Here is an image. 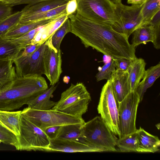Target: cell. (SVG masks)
Masks as SVG:
<instances>
[{"label": "cell", "mask_w": 160, "mask_h": 160, "mask_svg": "<svg viewBox=\"0 0 160 160\" xmlns=\"http://www.w3.org/2000/svg\"><path fill=\"white\" fill-rule=\"evenodd\" d=\"M116 146L118 148L121 152H138V130L118 138Z\"/></svg>", "instance_id": "obj_25"}, {"label": "cell", "mask_w": 160, "mask_h": 160, "mask_svg": "<svg viewBox=\"0 0 160 160\" xmlns=\"http://www.w3.org/2000/svg\"><path fill=\"white\" fill-rule=\"evenodd\" d=\"M105 63L96 74L95 77L97 82L105 79L109 80L112 73L116 70L115 62L113 59Z\"/></svg>", "instance_id": "obj_32"}, {"label": "cell", "mask_w": 160, "mask_h": 160, "mask_svg": "<svg viewBox=\"0 0 160 160\" xmlns=\"http://www.w3.org/2000/svg\"><path fill=\"white\" fill-rule=\"evenodd\" d=\"M160 11V0H147L142 11V25L149 24L155 15Z\"/></svg>", "instance_id": "obj_28"}, {"label": "cell", "mask_w": 160, "mask_h": 160, "mask_svg": "<svg viewBox=\"0 0 160 160\" xmlns=\"http://www.w3.org/2000/svg\"><path fill=\"white\" fill-rule=\"evenodd\" d=\"M77 0H70L66 5V10L68 16L77 12Z\"/></svg>", "instance_id": "obj_38"}, {"label": "cell", "mask_w": 160, "mask_h": 160, "mask_svg": "<svg viewBox=\"0 0 160 160\" xmlns=\"http://www.w3.org/2000/svg\"><path fill=\"white\" fill-rule=\"evenodd\" d=\"M91 101L90 94L84 84L72 83L61 94L60 99L52 109L75 117L82 118Z\"/></svg>", "instance_id": "obj_4"}, {"label": "cell", "mask_w": 160, "mask_h": 160, "mask_svg": "<svg viewBox=\"0 0 160 160\" xmlns=\"http://www.w3.org/2000/svg\"><path fill=\"white\" fill-rule=\"evenodd\" d=\"M44 0H18L4 2L9 5L12 7L22 4H31Z\"/></svg>", "instance_id": "obj_39"}, {"label": "cell", "mask_w": 160, "mask_h": 160, "mask_svg": "<svg viewBox=\"0 0 160 160\" xmlns=\"http://www.w3.org/2000/svg\"><path fill=\"white\" fill-rule=\"evenodd\" d=\"M41 43L40 42H38L34 44H30L27 46L22 51V50L19 54L22 56L31 55Z\"/></svg>", "instance_id": "obj_37"}, {"label": "cell", "mask_w": 160, "mask_h": 160, "mask_svg": "<svg viewBox=\"0 0 160 160\" xmlns=\"http://www.w3.org/2000/svg\"><path fill=\"white\" fill-rule=\"evenodd\" d=\"M58 84H54L48 88L44 92L29 101L28 107L36 109L50 110L54 106L56 102L51 100L50 98L56 90Z\"/></svg>", "instance_id": "obj_19"}, {"label": "cell", "mask_w": 160, "mask_h": 160, "mask_svg": "<svg viewBox=\"0 0 160 160\" xmlns=\"http://www.w3.org/2000/svg\"><path fill=\"white\" fill-rule=\"evenodd\" d=\"M21 114L42 130L52 126L83 124L85 122L82 118L72 116L52 109L43 110L27 107L22 111Z\"/></svg>", "instance_id": "obj_8"}, {"label": "cell", "mask_w": 160, "mask_h": 160, "mask_svg": "<svg viewBox=\"0 0 160 160\" xmlns=\"http://www.w3.org/2000/svg\"><path fill=\"white\" fill-rule=\"evenodd\" d=\"M64 14H65L33 22L24 24L19 23L8 30L2 37L8 39H16L23 35L36 28L50 23Z\"/></svg>", "instance_id": "obj_16"}, {"label": "cell", "mask_w": 160, "mask_h": 160, "mask_svg": "<svg viewBox=\"0 0 160 160\" xmlns=\"http://www.w3.org/2000/svg\"><path fill=\"white\" fill-rule=\"evenodd\" d=\"M160 75V63L152 66L146 70L142 80L140 82L136 90L140 102L143 99L147 89L151 87Z\"/></svg>", "instance_id": "obj_22"}, {"label": "cell", "mask_w": 160, "mask_h": 160, "mask_svg": "<svg viewBox=\"0 0 160 160\" xmlns=\"http://www.w3.org/2000/svg\"><path fill=\"white\" fill-rule=\"evenodd\" d=\"M20 134L17 150L47 152L50 139L44 131L21 114Z\"/></svg>", "instance_id": "obj_7"}, {"label": "cell", "mask_w": 160, "mask_h": 160, "mask_svg": "<svg viewBox=\"0 0 160 160\" xmlns=\"http://www.w3.org/2000/svg\"><path fill=\"white\" fill-rule=\"evenodd\" d=\"M149 23L154 27L157 31L160 32V11L155 15Z\"/></svg>", "instance_id": "obj_40"}, {"label": "cell", "mask_w": 160, "mask_h": 160, "mask_svg": "<svg viewBox=\"0 0 160 160\" xmlns=\"http://www.w3.org/2000/svg\"><path fill=\"white\" fill-rule=\"evenodd\" d=\"M12 7L5 2H0V21L12 14Z\"/></svg>", "instance_id": "obj_35"}, {"label": "cell", "mask_w": 160, "mask_h": 160, "mask_svg": "<svg viewBox=\"0 0 160 160\" xmlns=\"http://www.w3.org/2000/svg\"><path fill=\"white\" fill-rule=\"evenodd\" d=\"M114 93L119 102L131 92L128 71L116 70L112 73L109 80Z\"/></svg>", "instance_id": "obj_15"}, {"label": "cell", "mask_w": 160, "mask_h": 160, "mask_svg": "<svg viewBox=\"0 0 160 160\" xmlns=\"http://www.w3.org/2000/svg\"><path fill=\"white\" fill-rule=\"evenodd\" d=\"M69 0H44L34 4H28L22 9L21 17L28 16L49 11L66 4Z\"/></svg>", "instance_id": "obj_17"}, {"label": "cell", "mask_w": 160, "mask_h": 160, "mask_svg": "<svg viewBox=\"0 0 160 160\" xmlns=\"http://www.w3.org/2000/svg\"><path fill=\"white\" fill-rule=\"evenodd\" d=\"M147 0H127V3L132 5H141L144 4Z\"/></svg>", "instance_id": "obj_41"}, {"label": "cell", "mask_w": 160, "mask_h": 160, "mask_svg": "<svg viewBox=\"0 0 160 160\" xmlns=\"http://www.w3.org/2000/svg\"><path fill=\"white\" fill-rule=\"evenodd\" d=\"M12 60L0 58V88L11 82L17 76Z\"/></svg>", "instance_id": "obj_23"}, {"label": "cell", "mask_w": 160, "mask_h": 160, "mask_svg": "<svg viewBox=\"0 0 160 160\" xmlns=\"http://www.w3.org/2000/svg\"><path fill=\"white\" fill-rule=\"evenodd\" d=\"M46 46L45 40L31 55L25 57L19 54L12 60L18 76H41L44 74L43 57Z\"/></svg>", "instance_id": "obj_9"}, {"label": "cell", "mask_w": 160, "mask_h": 160, "mask_svg": "<svg viewBox=\"0 0 160 160\" xmlns=\"http://www.w3.org/2000/svg\"><path fill=\"white\" fill-rule=\"evenodd\" d=\"M51 36L46 40L47 46L43 57L44 74L50 82V85L56 84L62 72V51L52 45Z\"/></svg>", "instance_id": "obj_12"}, {"label": "cell", "mask_w": 160, "mask_h": 160, "mask_svg": "<svg viewBox=\"0 0 160 160\" xmlns=\"http://www.w3.org/2000/svg\"><path fill=\"white\" fill-rule=\"evenodd\" d=\"M1 142H1V140H0V144L1 143Z\"/></svg>", "instance_id": "obj_44"}, {"label": "cell", "mask_w": 160, "mask_h": 160, "mask_svg": "<svg viewBox=\"0 0 160 160\" xmlns=\"http://www.w3.org/2000/svg\"><path fill=\"white\" fill-rule=\"evenodd\" d=\"M76 12L90 21L119 28L121 23L116 4L110 0H77Z\"/></svg>", "instance_id": "obj_5"}, {"label": "cell", "mask_w": 160, "mask_h": 160, "mask_svg": "<svg viewBox=\"0 0 160 160\" xmlns=\"http://www.w3.org/2000/svg\"><path fill=\"white\" fill-rule=\"evenodd\" d=\"M146 63L141 58L136 57L132 60L128 72L131 91H135L138 85L143 78L146 70Z\"/></svg>", "instance_id": "obj_20"}, {"label": "cell", "mask_w": 160, "mask_h": 160, "mask_svg": "<svg viewBox=\"0 0 160 160\" xmlns=\"http://www.w3.org/2000/svg\"><path fill=\"white\" fill-rule=\"evenodd\" d=\"M144 3L130 6L122 3L116 4V10L121 26L114 29L119 33L125 34L128 38L136 29L142 25V11Z\"/></svg>", "instance_id": "obj_11"}, {"label": "cell", "mask_w": 160, "mask_h": 160, "mask_svg": "<svg viewBox=\"0 0 160 160\" xmlns=\"http://www.w3.org/2000/svg\"><path fill=\"white\" fill-rule=\"evenodd\" d=\"M140 102L138 94L136 91H132L119 102V117L121 137L138 130L136 126V120L138 107Z\"/></svg>", "instance_id": "obj_10"}, {"label": "cell", "mask_w": 160, "mask_h": 160, "mask_svg": "<svg viewBox=\"0 0 160 160\" xmlns=\"http://www.w3.org/2000/svg\"><path fill=\"white\" fill-rule=\"evenodd\" d=\"M47 152H101L99 149L96 148L78 141L58 138L50 140V143Z\"/></svg>", "instance_id": "obj_13"}, {"label": "cell", "mask_w": 160, "mask_h": 160, "mask_svg": "<svg viewBox=\"0 0 160 160\" xmlns=\"http://www.w3.org/2000/svg\"><path fill=\"white\" fill-rule=\"evenodd\" d=\"M23 50L20 46L10 40L0 37V58L13 60Z\"/></svg>", "instance_id": "obj_26"}, {"label": "cell", "mask_w": 160, "mask_h": 160, "mask_svg": "<svg viewBox=\"0 0 160 160\" xmlns=\"http://www.w3.org/2000/svg\"><path fill=\"white\" fill-rule=\"evenodd\" d=\"M48 24L36 28L20 37L9 40L12 42L20 46L23 49L27 46L31 44L32 40L38 32Z\"/></svg>", "instance_id": "obj_31"}, {"label": "cell", "mask_w": 160, "mask_h": 160, "mask_svg": "<svg viewBox=\"0 0 160 160\" xmlns=\"http://www.w3.org/2000/svg\"><path fill=\"white\" fill-rule=\"evenodd\" d=\"M118 101L110 80L102 87L97 107L100 117L112 132L119 138L121 137L120 128Z\"/></svg>", "instance_id": "obj_6"}, {"label": "cell", "mask_w": 160, "mask_h": 160, "mask_svg": "<svg viewBox=\"0 0 160 160\" xmlns=\"http://www.w3.org/2000/svg\"><path fill=\"white\" fill-rule=\"evenodd\" d=\"M60 126H54L48 127L43 131L50 139H55L57 135Z\"/></svg>", "instance_id": "obj_36"}, {"label": "cell", "mask_w": 160, "mask_h": 160, "mask_svg": "<svg viewBox=\"0 0 160 160\" xmlns=\"http://www.w3.org/2000/svg\"><path fill=\"white\" fill-rule=\"evenodd\" d=\"M115 4H118L122 3V0H110Z\"/></svg>", "instance_id": "obj_42"}, {"label": "cell", "mask_w": 160, "mask_h": 160, "mask_svg": "<svg viewBox=\"0 0 160 160\" xmlns=\"http://www.w3.org/2000/svg\"><path fill=\"white\" fill-rule=\"evenodd\" d=\"M118 138L111 131L100 116H97L82 126L78 141L101 152H116Z\"/></svg>", "instance_id": "obj_3"}, {"label": "cell", "mask_w": 160, "mask_h": 160, "mask_svg": "<svg viewBox=\"0 0 160 160\" xmlns=\"http://www.w3.org/2000/svg\"><path fill=\"white\" fill-rule=\"evenodd\" d=\"M71 30L70 20L68 18L51 36L52 44L55 48L58 50L60 49L62 39L67 33L70 32Z\"/></svg>", "instance_id": "obj_29"}, {"label": "cell", "mask_w": 160, "mask_h": 160, "mask_svg": "<svg viewBox=\"0 0 160 160\" xmlns=\"http://www.w3.org/2000/svg\"><path fill=\"white\" fill-rule=\"evenodd\" d=\"M16 0H0V2H6L16 1Z\"/></svg>", "instance_id": "obj_43"}, {"label": "cell", "mask_w": 160, "mask_h": 160, "mask_svg": "<svg viewBox=\"0 0 160 160\" xmlns=\"http://www.w3.org/2000/svg\"><path fill=\"white\" fill-rule=\"evenodd\" d=\"M48 88L42 76H17L0 88V110L18 109Z\"/></svg>", "instance_id": "obj_2"}, {"label": "cell", "mask_w": 160, "mask_h": 160, "mask_svg": "<svg viewBox=\"0 0 160 160\" xmlns=\"http://www.w3.org/2000/svg\"><path fill=\"white\" fill-rule=\"evenodd\" d=\"M132 34L131 44L134 48L140 44L151 42L156 49H160V32L150 23L142 25Z\"/></svg>", "instance_id": "obj_14"}, {"label": "cell", "mask_w": 160, "mask_h": 160, "mask_svg": "<svg viewBox=\"0 0 160 160\" xmlns=\"http://www.w3.org/2000/svg\"><path fill=\"white\" fill-rule=\"evenodd\" d=\"M0 140L4 144L13 146L17 149L18 146V137L0 123Z\"/></svg>", "instance_id": "obj_33"}, {"label": "cell", "mask_w": 160, "mask_h": 160, "mask_svg": "<svg viewBox=\"0 0 160 160\" xmlns=\"http://www.w3.org/2000/svg\"><path fill=\"white\" fill-rule=\"evenodd\" d=\"M70 32L80 39L85 47H91L111 58L133 60L136 57L135 48L124 34L116 31L112 26L95 22L76 12L68 16Z\"/></svg>", "instance_id": "obj_1"}, {"label": "cell", "mask_w": 160, "mask_h": 160, "mask_svg": "<svg viewBox=\"0 0 160 160\" xmlns=\"http://www.w3.org/2000/svg\"><path fill=\"white\" fill-rule=\"evenodd\" d=\"M22 11L17 12L0 21V37L19 22Z\"/></svg>", "instance_id": "obj_30"}, {"label": "cell", "mask_w": 160, "mask_h": 160, "mask_svg": "<svg viewBox=\"0 0 160 160\" xmlns=\"http://www.w3.org/2000/svg\"><path fill=\"white\" fill-rule=\"evenodd\" d=\"M83 125L70 124L60 126L55 138L78 141Z\"/></svg>", "instance_id": "obj_27"}, {"label": "cell", "mask_w": 160, "mask_h": 160, "mask_svg": "<svg viewBox=\"0 0 160 160\" xmlns=\"http://www.w3.org/2000/svg\"><path fill=\"white\" fill-rule=\"evenodd\" d=\"M138 131V152L154 153L159 150L160 141L140 127Z\"/></svg>", "instance_id": "obj_18"}, {"label": "cell", "mask_w": 160, "mask_h": 160, "mask_svg": "<svg viewBox=\"0 0 160 160\" xmlns=\"http://www.w3.org/2000/svg\"><path fill=\"white\" fill-rule=\"evenodd\" d=\"M67 4L45 12L24 17H21L19 23L24 24L33 22L67 14L66 10Z\"/></svg>", "instance_id": "obj_24"}, {"label": "cell", "mask_w": 160, "mask_h": 160, "mask_svg": "<svg viewBox=\"0 0 160 160\" xmlns=\"http://www.w3.org/2000/svg\"><path fill=\"white\" fill-rule=\"evenodd\" d=\"M21 112L0 110V123L17 137L20 134Z\"/></svg>", "instance_id": "obj_21"}, {"label": "cell", "mask_w": 160, "mask_h": 160, "mask_svg": "<svg viewBox=\"0 0 160 160\" xmlns=\"http://www.w3.org/2000/svg\"><path fill=\"white\" fill-rule=\"evenodd\" d=\"M112 59L115 62L116 69L123 71H128L132 61L125 58Z\"/></svg>", "instance_id": "obj_34"}]
</instances>
